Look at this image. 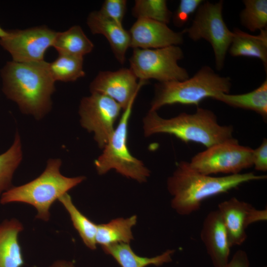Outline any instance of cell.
<instances>
[{"instance_id": "cell-15", "label": "cell", "mask_w": 267, "mask_h": 267, "mask_svg": "<svg viewBox=\"0 0 267 267\" xmlns=\"http://www.w3.org/2000/svg\"><path fill=\"white\" fill-rule=\"evenodd\" d=\"M200 238L214 267H224L229 262L231 246L218 210L210 212L205 217Z\"/></svg>"}, {"instance_id": "cell-14", "label": "cell", "mask_w": 267, "mask_h": 267, "mask_svg": "<svg viewBox=\"0 0 267 267\" xmlns=\"http://www.w3.org/2000/svg\"><path fill=\"white\" fill-rule=\"evenodd\" d=\"M129 32L130 47L134 48H159L178 45L183 42L182 32H176L167 24L148 19H137Z\"/></svg>"}, {"instance_id": "cell-1", "label": "cell", "mask_w": 267, "mask_h": 267, "mask_svg": "<svg viewBox=\"0 0 267 267\" xmlns=\"http://www.w3.org/2000/svg\"><path fill=\"white\" fill-rule=\"evenodd\" d=\"M2 91L21 111L40 120L51 109L54 83L48 62H7L1 70Z\"/></svg>"}, {"instance_id": "cell-25", "label": "cell", "mask_w": 267, "mask_h": 267, "mask_svg": "<svg viewBox=\"0 0 267 267\" xmlns=\"http://www.w3.org/2000/svg\"><path fill=\"white\" fill-rule=\"evenodd\" d=\"M48 67L55 81L74 82L85 75L83 57L59 54L54 61L48 63Z\"/></svg>"}, {"instance_id": "cell-17", "label": "cell", "mask_w": 267, "mask_h": 267, "mask_svg": "<svg viewBox=\"0 0 267 267\" xmlns=\"http://www.w3.org/2000/svg\"><path fill=\"white\" fill-rule=\"evenodd\" d=\"M22 223L15 218L0 224V267H22L24 260L18 236Z\"/></svg>"}, {"instance_id": "cell-7", "label": "cell", "mask_w": 267, "mask_h": 267, "mask_svg": "<svg viewBox=\"0 0 267 267\" xmlns=\"http://www.w3.org/2000/svg\"><path fill=\"white\" fill-rule=\"evenodd\" d=\"M134 49L129 60L130 68L139 81L152 79L163 83L183 81L189 77L186 69L178 64L184 57L178 45Z\"/></svg>"}, {"instance_id": "cell-16", "label": "cell", "mask_w": 267, "mask_h": 267, "mask_svg": "<svg viewBox=\"0 0 267 267\" xmlns=\"http://www.w3.org/2000/svg\"><path fill=\"white\" fill-rule=\"evenodd\" d=\"M87 24L93 34H101L106 38L117 60L120 63H124L127 51L130 47L129 31L123 25L104 17L98 11L89 15Z\"/></svg>"}, {"instance_id": "cell-9", "label": "cell", "mask_w": 267, "mask_h": 267, "mask_svg": "<svg viewBox=\"0 0 267 267\" xmlns=\"http://www.w3.org/2000/svg\"><path fill=\"white\" fill-rule=\"evenodd\" d=\"M253 149L240 145L236 139L215 144L192 157L190 167L206 175H234L253 166Z\"/></svg>"}, {"instance_id": "cell-6", "label": "cell", "mask_w": 267, "mask_h": 267, "mask_svg": "<svg viewBox=\"0 0 267 267\" xmlns=\"http://www.w3.org/2000/svg\"><path fill=\"white\" fill-rule=\"evenodd\" d=\"M134 100L123 111L118 125L94 164L98 174L115 170L121 175L139 182H145L150 171L142 161L134 156L127 144L129 121Z\"/></svg>"}, {"instance_id": "cell-11", "label": "cell", "mask_w": 267, "mask_h": 267, "mask_svg": "<svg viewBox=\"0 0 267 267\" xmlns=\"http://www.w3.org/2000/svg\"><path fill=\"white\" fill-rule=\"evenodd\" d=\"M7 32L0 38V45L17 62H34L44 60L46 50L52 46L57 32L45 26Z\"/></svg>"}, {"instance_id": "cell-26", "label": "cell", "mask_w": 267, "mask_h": 267, "mask_svg": "<svg viewBox=\"0 0 267 267\" xmlns=\"http://www.w3.org/2000/svg\"><path fill=\"white\" fill-rule=\"evenodd\" d=\"M244 8L240 13L241 24L251 32L267 29V0H244Z\"/></svg>"}, {"instance_id": "cell-22", "label": "cell", "mask_w": 267, "mask_h": 267, "mask_svg": "<svg viewBox=\"0 0 267 267\" xmlns=\"http://www.w3.org/2000/svg\"><path fill=\"white\" fill-rule=\"evenodd\" d=\"M53 47L59 54L83 57L90 53L93 44L81 27L75 25L62 32H57Z\"/></svg>"}, {"instance_id": "cell-21", "label": "cell", "mask_w": 267, "mask_h": 267, "mask_svg": "<svg viewBox=\"0 0 267 267\" xmlns=\"http://www.w3.org/2000/svg\"><path fill=\"white\" fill-rule=\"evenodd\" d=\"M230 106L255 111L267 118V80L254 90L240 94L221 93L214 98Z\"/></svg>"}, {"instance_id": "cell-27", "label": "cell", "mask_w": 267, "mask_h": 267, "mask_svg": "<svg viewBox=\"0 0 267 267\" xmlns=\"http://www.w3.org/2000/svg\"><path fill=\"white\" fill-rule=\"evenodd\" d=\"M132 13L137 19H148L167 25L173 16L165 0H136Z\"/></svg>"}, {"instance_id": "cell-30", "label": "cell", "mask_w": 267, "mask_h": 267, "mask_svg": "<svg viewBox=\"0 0 267 267\" xmlns=\"http://www.w3.org/2000/svg\"><path fill=\"white\" fill-rule=\"evenodd\" d=\"M252 163L255 169L262 172L267 170V140L264 138L261 145L253 150Z\"/></svg>"}, {"instance_id": "cell-18", "label": "cell", "mask_w": 267, "mask_h": 267, "mask_svg": "<svg viewBox=\"0 0 267 267\" xmlns=\"http://www.w3.org/2000/svg\"><path fill=\"white\" fill-rule=\"evenodd\" d=\"M232 32L231 42L228 49L233 57L244 56L256 58L261 60L267 71V30L260 31L257 35H252L235 28Z\"/></svg>"}, {"instance_id": "cell-13", "label": "cell", "mask_w": 267, "mask_h": 267, "mask_svg": "<svg viewBox=\"0 0 267 267\" xmlns=\"http://www.w3.org/2000/svg\"><path fill=\"white\" fill-rule=\"evenodd\" d=\"M129 69L115 71H101L89 85L91 93L107 96L117 102L124 111L135 100L144 81H139Z\"/></svg>"}, {"instance_id": "cell-23", "label": "cell", "mask_w": 267, "mask_h": 267, "mask_svg": "<svg viewBox=\"0 0 267 267\" xmlns=\"http://www.w3.org/2000/svg\"><path fill=\"white\" fill-rule=\"evenodd\" d=\"M58 200L67 211L74 228L86 246L91 250L96 249L95 237L97 224L90 221L78 209L68 193L62 195Z\"/></svg>"}, {"instance_id": "cell-32", "label": "cell", "mask_w": 267, "mask_h": 267, "mask_svg": "<svg viewBox=\"0 0 267 267\" xmlns=\"http://www.w3.org/2000/svg\"><path fill=\"white\" fill-rule=\"evenodd\" d=\"M49 267H76L71 262L65 260L55 261Z\"/></svg>"}, {"instance_id": "cell-24", "label": "cell", "mask_w": 267, "mask_h": 267, "mask_svg": "<svg viewBox=\"0 0 267 267\" xmlns=\"http://www.w3.org/2000/svg\"><path fill=\"white\" fill-rule=\"evenodd\" d=\"M22 158L21 138L17 132L12 145L0 155V195L11 187L13 174Z\"/></svg>"}, {"instance_id": "cell-33", "label": "cell", "mask_w": 267, "mask_h": 267, "mask_svg": "<svg viewBox=\"0 0 267 267\" xmlns=\"http://www.w3.org/2000/svg\"><path fill=\"white\" fill-rule=\"evenodd\" d=\"M7 33V31H4L0 27V38H2L6 35Z\"/></svg>"}, {"instance_id": "cell-20", "label": "cell", "mask_w": 267, "mask_h": 267, "mask_svg": "<svg viewBox=\"0 0 267 267\" xmlns=\"http://www.w3.org/2000/svg\"><path fill=\"white\" fill-rule=\"evenodd\" d=\"M137 222V217L119 218L106 223L97 224L95 237L96 244L101 247L117 243L130 244L134 239L132 228Z\"/></svg>"}, {"instance_id": "cell-4", "label": "cell", "mask_w": 267, "mask_h": 267, "mask_svg": "<svg viewBox=\"0 0 267 267\" xmlns=\"http://www.w3.org/2000/svg\"><path fill=\"white\" fill-rule=\"evenodd\" d=\"M62 161L51 158L44 172L37 178L24 184L13 186L1 195L0 203H24L34 207L36 218L47 222L53 203L85 179V176L67 177L60 172Z\"/></svg>"}, {"instance_id": "cell-29", "label": "cell", "mask_w": 267, "mask_h": 267, "mask_svg": "<svg viewBox=\"0 0 267 267\" xmlns=\"http://www.w3.org/2000/svg\"><path fill=\"white\" fill-rule=\"evenodd\" d=\"M202 0H181L173 16L175 25L182 27L188 21L190 16L196 12L199 6L203 2Z\"/></svg>"}, {"instance_id": "cell-12", "label": "cell", "mask_w": 267, "mask_h": 267, "mask_svg": "<svg viewBox=\"0 0 267 267\" xmlns=\"http://www.w3.org/2000/svg\"><path fill=\"white\" fill-rule=\"evenodd\" d=\"M231 246L241 245L247 238L246 229L252 223L267 220V210H259L235 197L219 204Z\"/></svg>"}, {"instance_id": "cell-31", "label": "cell", "mask_w": 267, "mask_h": 267, "mask_svg": "<svg viewBox=\"0 0 267 267\" xmlns=\"http://www.w3.org/2000/svg\"><path fill=\"white\" fill-rule=\"evenodd\" d=\"M224 267H250L248 255L242 250L237 251Z\"/></svg>"}, {"instance_id": "cell-5", "label": "cell", "mask_w": 267, "mask_h": 267, "mask_svg": "<svg viewBox=\"0 0 267 267\" xmlns=\"http://www.w3.org/2000/svg\"><path fill=\"white\" fill-rule=\"evenodd\" d=\"M231 87L230 77L221 76L205 65L186 80L156 84L149 111L177 103L198 106L206 98L214 99L221 93H229Z\"/></svg>"}, {"instance_id": "cell-19", "label": "cell", "mask_w": 267, "mask_h": 267, "mask_svg": "<svg viewBox=\"0 0 267 267\" xmlns=\"http://www.w3.org/2000/svg\"><path fill=\"white\" fill-rule=\"evenodd\" d=\"M104 252L111 256L121 267H146L153 265L160 266L172 261L174 250H167L155 257L148 258L136 255L129 244L117 243L102 248Z\"/></svg>"}, {"instance_id": "cell-28", "label": "cell", "mask_w": 267, "mask_h": 267, "mask_svg": "<svg viewBox=\"0 0 267 267\" xmlns=\"http://www.w3.org/2000/svg\"><path fill=\"white\" fill-rule=\"evenodd\" d=\"M127 2L125 0H106L98 11L104 17L123 25V20L127 9Z\"/></svg>"}, {"instance_id": "cell-3", "label": "cell", "mask_w": 267, "mask_h": 267, "mask_svg": "<svg viewBox=\"0 0 267 267\" xmlns=\"http://www.w3.org/2000/svg\"><path fill=\"white\" fill-rule=\"evenodd\" d=\"M142 124L145 137L167 134L185 143H199L207 148L235 139L232 126L220 125L213 112L202 108H197L193 114L181 113L169 119L161 117L157 111L149 110Z\"/></svg>"}, {"instance_id": "cell-34", "label": "cell", "mask_w": 267, "mask_h": 267, "mask_svg": "<svg viewBox=\"0 0 267 267\" xmlns=\"http://www.w3.org/2000/svg\"><path fill=\"white\" fill-rule=\"evenodd\" d=\"M266 267V266H265V267Z\"/></svg>"}, {"instance_id": "cell-2", "label": "cell", "mask_w": 267, "mask_h": 267, "mask_svg": "<svg viewBox=\"0 0 267 267\" xmlns=\"http://www.w3.org/2000/svg\"><path fill=\"white\" fill-rule=\"evenodd\" d=\"M266 178V175L252 172L212 177L197 172L189 162L181 161L168 178L167 184L173 196L172 207L178 214L186 216L199 210L205 199L227 192L244 183Z\"/></svg>"}, {"instance_id": "cell-8", "label": "cell", "mask_w": 267, "mask_h": 267, "mask_svg": "<svg viewBox=\"0 0 267 267\" xmlns=\"http://www.w3.org/2000/svg\"><path fill=\"white\" fill-rule=\"evenodd\" d=\"M223 1L203 2L198 7L191 26L182 31L194 41L204 39L211 45L216 67L222 69L232 36L222 16Z\"/></svg>"}, {"instance_id": "cell-10", "label": "cell", "mask_w": 267, "mask_h": 267, "mask_svg": "<svg viewBox=\"0 0 267 267\" xmlns=\"http://www.w3.org/2000/svg\"><path fill=\"white\" fill-rule=\"evenodd\" d=\"M122 110L115 100L97 93H91L81 100L79 108L81 125L93 134V138L100 149L104 147L112 134Z\"/></svg>"}]
</instances>
